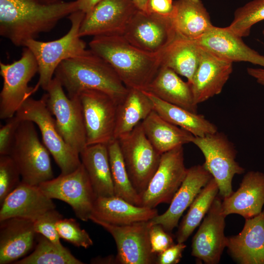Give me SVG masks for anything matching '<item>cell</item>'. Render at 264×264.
<instances>
[{"mask_svg":"<svg viewBox=\"0 0 264 264\" xmlns=\"http://www.w3.org/2000/svg\"><path fill=\"white\" fill-rule=\"evenodd\" d=\"M77 10L76 0L47 4L37 0H0V35L14 45L24 47Z\"/></svg>","mask_w":264,"mask_h":264,"instance_id":"obj_1","label":"cell"},{"mask_svg":"<svg viewBox=\"0 0 264 264\" xmlns=\"http://www.w3.org/2000/svg\"><path fill=\"white\" fill-rule=\"evenodd\" d=\"M54 77L70 98L77 97L86 90H95L107 94L118 105L128 91V88L109 63L90 49L61 62Z\"/></svg>","mask_w":264,"mask_h":264,"instance_id":"obj_2","label":"cell"},{"mask_svg":"<svg viewBox=\"0 0 264 264\" xmlns=\"http://www.w3.org/2000/svg\"><path fill=\"white\" fill-rule=\"evenodd\" d=\"M89 46L109 63L129 88L144 90L161 67L163 51L157 54L144 51L123 35L95 36Z\"/></svg>","mask_w":264,"mask_h":264,"instance_id":"obj_3","label":"cell"},{"mask_svg":"<svg viewBox=\"0 0 264 264\" xmlns=\"http://www.w3.org/2000/svg\"><path fill=\"white\" fill-rule=\"evenodd\" d=\"M85 14L77 10L68 16L71 26L60 38L48 42L37 39L27 41L24 47L32 52L38 65L39 81L36 87L46 90L53 79L55 70L63 61L85 53L86 44L79 35V29Z\"/></svg>","mask_w":264,"mask_h":264,"instance_id":"obj_4","label":"cell"},{"mask_svg":"<svg viewBox=\"0 0 264 264\" xmlns=\"http://www.w3.org/2000/svg\"><path fill=\"white\" fill-rule=\"evenodd\" d=\"M49 153L40 141L35 124L22 121L9 155L17 164L22 182L39 186L53 178Z\"/></svg>","mask_w":264,"mask_h":264,"instance_id":"obj_5","label":"cell"},{"mask_svg":"<svg viewBox=\"0 0 264 264\" xmlns=\"http://www.w3.org/2000/svg\"><path fill=\"white\" fill-rule=\"evenodd\" d=\"M15 115L21 121H30L38 126L43 143L59 167L61 174L71 173L80 166V154L66 142L59 132L43 96L38 100L27 99Z\"/></svg>","mask_w":264,"mask_h":264,"instance_id":"obj_6","label":"cell"},{"mask_svg":"<svg viewBox=\"0 0 264 264\" xmlns=\"http://www.w3.org/2000/svg\"><path fill=\"white\" fill-rule=\"evenodd\" d=\"M44 97L54 116L57 130L66 142L79 154L86 148V128L79 96L70 98L57 78L54 77Z\"/></svg>","mask_w":264,"mask_h":264,"instance_id":"obj_7","label":"cell"},{"mask_svg":"<svg viewBox=\"0 0 264 264\" xmlns=\"http://www.w3.org/2000/svg\"><path fill=\"white\" fill-rule=\"evenodd\" d=\"M38 65L32 52L23 47L21 58L11 64L0 62L3 86L0 93V118L14 116L23 103L38 88L28 83L38 72Z\"/></svg>","mask_w":264,"mask_h":264,"instance_id":"obj_8","label":"cell"},{"mask_svg":"<svg viewBox=\"0 0 264 264\" xmlns=\"http://www.w3.org/2000/svg\"><path fill=\"white\" fill-rule=\"evenodd\" d=\"M202 152L203 164L218 184L219 195L222 198L233 193L232 180L244 169L236 161L234 144L222 132H217L202 137L195 136L192 141Z\"/></svg>","mask_w":264,"mask_h":264,"instance_id":"obj_9","label":"cell"},{"mask_svg":"<svg viewBox=\"0 0 264 264\" xmlns=\"http://www.w3.org/2000/svg\"><path fill=\"white\" fill-rule=\"evenodd\" d=\"M117 140L130 180L141 195L156 172L162 154L147 138L141 122L130 132Z\"/></svg>","mask_w":264,"mask_h":264,"instance_id":"obj_10","label":"cell"},{"mask_svg":"<svg viewBox=\"0 0 264 264\" xmlns=\"http://www.w3.org/2000/svg\"><path fill=\"white\" fill-rule=\"evenodd\" d=\"M38 186L48 198L69 204L81 220L86 221L89 220L96 196L82 163L73 172L60 174Z\"/></svg>","mask_w":264,"mask_h":264,"instance_id":"obj_11","label":"cell"},{"mask_svg":"<svg viewBox=\"0 0 264 264\" xmlns=\"http://www.w3.org/2000/svg\"><path fill=\"white\" fill-rule=\"evenodd\" d=\"M187 171L183 145L162 154L156 172L147 189L140 195L141 206L155 208L161 203L170 204Z\"/></svg>","mask_w":264,"mask_h":264,"instance_id":"obj_12","label":"cell"},{"mask_svg":"<svg viewBox=\"0 0 264 264\" xmlns=\"http://www.w3.org/2000/svg\"><path fill=\"white\" fill-rule=\"evenodd\" d=\"M90 220L101 226L113 238L117 247L116 264H152L156 263L150 242V220L118 225L94 218Z\"/></svg>","mask_w":264,"mask_h":264,"instance_id":"obj_13","label":"cell"},{"mask_svg":"<svg viewBox=\"0 0 264 264\" xmlns=\"http://www.w3.org/2000/svg\"><path fill=\"white\" fill-rule=\"evenodd\" d=\"M177 35L172 18L140 10L132 16L123 35L135 47L153 54L163 51Z\"/></svg>","mask_w":264,"mask_h":264,"instance_id":"obj_14","label":"cell"},{"mask_svg":"<svg viewBox=\"0 0 264 264\" xmlns=\"http://www.w3.org/2000/svg\"><path fill=\"white\" fill-rule=\"evenodd\" d=\"M84 116L87 146L108 144L114 139L117 104L102 91L86 90L79 95Z\"/></svg>","mask_w":264,"mask_h":264,"instance_id":"obj_15","label":"cell"},{"mask_svg":"<svg viewBox=\"0 0 264 264\" xmlns=\"http://www.w3.org/2000/svg\"><path fill=\"white\" fill-rule=\"evenodd\" d=\"M137 10L132 0H102L85 14L79 35L81 37L123 35Z\"/></svg>","mask_w":264,"mask_h":264,"instance_id":"obj_16","label":"cell"},{"mask_svg":"<svg viewBox=\"0 0 264 264\" xmlns=\"http://www.w3.org/2000/svg\"><path fill=\"white\" fill-rule=\"evenodd\" d=\"M222 198L217 195L192 241L191 255L206 264H218L226 247Z\"/></svg>","mask_w":264,"mask_h":264,"instance_id":"obj_17","label":"cell"},{"mask_svg":"<svg viewBox=\"0 0 264 264\" xmlns=\"http://www.w3.org/2000/svg\"><path fill=\"white\" fill-rule=\"evenodd\" d=\"M232 71V62L201 47L199 64L190 83L196 104L220 93Z\"/></svg>","mask_w":264,"mask_h":264,"instance_id":"obj_18","label":"cell"},{"mask_svg":"<svg viewBox=\"0 0 264 264\" xmlns=\"http://www.w3.org/2000/svg\"><path fill=\"white\" fill-rule=\"evenodd\" d=\"M195 41L201 48L231 62H245L264 68V56L246 45L227 27L213 26Z\"/></svg>","mask_w":264,"mask_h":264,"instance_id":"obj_19","label":"cell"},{"mask_svg":"<svg viewBox=\"0 0 264 264\" xmlns=\"http://www.w3.org/2000/svg\"><path fill=\"white\" fill-rule=\"evenodd\" d=\"M212 177L203 164L188 168L186 176L168 209L163 214L157 215L151 220V225L160 224L167 232H172L178 226L183 212Z\"/></svg>","mask_w":264,"mask_h":264,"instance_id":"obj_20","label":"cell"},{"mask_svg":"<svg viewBox=\"0 0 264 264\" xmlns=\"http://www.w3.org/2000/svg\"><path fill=\"white\" fill-rule=\"evenodd\" d=\"M0 205V221L13 217L34 221L56 208L52 199L45 196L38 186L31 185L22 181Z\"/></svg>","mask_w":264,"mask_h":264,"instance_id":"obj_21","label":"cell"},{"mask_svg":"<svg viewBox=\"0 0 264 264\" xmlns=\"http://www.w3.org/2000/svg\"><path fill=\"white\" fill-rule=\"evenodd\" d=\"M226 247L231 257L240 264H264V210L245 219L242 230L227 237Z\"/></svg>","mask_w":264,"mask_h":264,"instance_id":"obj_22","label":"cell"},{"mask_svg":"<svg viewBox=\"0 0 264 264\" xmlns=\"http://www.w3.org/2000/svg\"><path fill=\"white\" fill-rule=\"evenodd\" d=\"M224 215L236 214L245 219L260 214L264 205V173L249 171L244 176L239 188L222 198Z\"/></svg>","mask_w":264,"mask_h":264,"instance_id":"obj_23","label":"cell"},{"mask_svg":"<svg viewBox=\"0 0 264 264\" xmlns=\"http://www.w3.org/2000/svg\"><path fill=\"white\" fill-rule=\"evenodd\" d=\"M0 222V264H7L25 256L38 234L29 219L13 217Z\"/></svg>","mask_w":264,"mask_h":264,"instance_id":"obj_24","label":"cell"},{"mask_svg":"<svg viewBox=\"0 0 264 264\" xmlns=\"http://www.w3.org/2000/svg\"><path fill=\"white\" fill-rule=\"evenodd\" d=\"M157 215L155 208L136 206L114 195L97 197L90 219L92 218L110 224L123 225L150 220Z\"/></svg>","mask_w":264,"mask_h":264,"instance_id":"obj_25","label":"cell"},{"mask_svg":"<svg viewBox=\"0 0 264 264\" xmlns=\"http://www.w3.org/2000/svg\"><path fill=\"white\" fill-rule=\"evenodd\" d=\"M144 91L169 103L197 113L190 84L184 81L175 71L161 66Z\"/></svg>","mask_w":264,"mask_h":264,"instance_id":"obj_26","label":"cell"},{"mask_svg":"<svg viewBox=\"0 0 264 264\" xmlns=\"http://www.w3.org/2000/svg\"><path fill=\"white\" fill-rule=\"evenodd\" d=\"M80 155L96 197L114 196L107 144L88 145Z\"/></svg>","mask_w":264,"mask_h":264,"instance_id":"obj_27","label":"cell"},{"mask_svg":"<svg viewBox=\"0 0 264 264\" xmlns=\"http://www.w3.org/2000/svg\"><path fill=\"white\" fill-rule=\"evenodd\" d=\"M173 22L179 35L192 40L200 37L214 25L201 0H176Z\"/></svg>","mask_w":264,"mask_h":264,"instance_id":"obj_28","label":"cell"},{"mask_svg":"<svg viewBox=\"0 0 264 264\" xmlns=\"http://www.w3.org/2000/svg\"><path fill=\"white\" fill-rule=\"evenodd\" d=\"M141 124L147 138L160 154L192 143L195 137L190 132L165 120L154 110Z\"/></svg>","mask_w":264,"mask_h":264,"instance_id":"obj_29","label":"cell"},{"mask_svg":"<svg viewBox=\"0 0 264 264\" xmlns=\"http://www.w3.org/2000/svg\"><path fill=\"white\" fill-rule=\"evenodd\" d=\"M153 110L152 101L144 90L128 88L126 96L117 105L114 139L130 132Z\"/></svg>","mask_w":264,"mask_h":264,"instance_id":"obj_30","label":"cell"},{"mask_svg":"<svg viewBox=\"0 0 264 264\" xmlns=\"http://www.w3.org/2000/svg\"><path fill=\"white\" fill-rule=\"evenodd\" d=\"M144 91L152 100L154 110L162 118L190 132L194 136L202 137L218 131L217 127L203 115L166 102L151 93Z\"/></svg>","mask_w":264,"mask_h":264,"instance_id":"obj_31","label":"cell"},{"mask_svg":"<svg viewBox=\"0 0 264 264\" xmlns=\"http://www.w3.org/2000/svg\"><path fill=\"white\" fill-rule=\"evenodd\" d=\"M201 47L192 40L179 34L163 51L161 66L184 76L190 84L198 68Z\"/></svg>","mask_w":264,"mask_h":264,"instance_id":"obj_32","label":"cell"},{"mask_svg":"<svg viewBox=\"0 0 264 264\" xmlns=\"http://www.w3.org/2000/svg\"><path fill=\"white\" fill-rule=\"evenodd\" d=\"M219 192L212 177L197 195L183 218L176 233L177 242H184L199 225Z\"/></svg>","mask_w":264,"mask_h":264,"instance_id":"obj_33","label":"cell"},{"mask_svg":"<svg viewBox=\"0 0 264 264\" xmlns=\"http://www.w3.org/2000/svg\"><path fill=\"white\" fill-rule=\"evenodd\" d=\"M107 146L114 195L141 206V196L130 180L118 140L114 139Z\"/></svg>","mask_w":264,"mask_h":264,"instance_id":"obj_34","label":"cell"},{"mask_svg":"<svg viewBox=\"0 0 264 264\" xmlns=\"http://www.w3.org/2000/svg\"><path fill=\"white\" fill-rule=\"evenodd\" d=\"M16 264H83L62 244L54 243L40 235L34 251Z\"/></svg>","mask_w":264,"mask_h":264,"instance_id":"obj_35","label":"cell"},{"mask_svg":"<svg viewBox=\"0 0 264 264\" xmlns=\"http://www.w3.org/2000/svg\"><path fill=\"white\" fill-rule=\"evenodd\" d=\"M264 20V0H252L236 10L233 20L227 27L239 36L246 37L252 27Z\"/></svg>","mask_w":264,"mask_h":264,"instance_id":"obj_36","label":"cell"},{"mask_svg":"<svg viewBox=\"0 0 264 264\" xmlns=\"http://www.w3.org/2000/svg\"><path fill=\"white\" fill-rule=\"evenodd\" d=\"M56 227L60 238L77 247L88 248L93 245L88 234L74 219L62 218L57 221Z\"/></svg>","mask_w":264,"mask_h":264,"instance_id":"obj_37","label":"cell"},{"mask_svg":"<svg viewBox=\"0 0 264 264\" xmlns=\"http://www.w3.org/2000/svg\"><path fill=\"white\" fill-rule=\"evenodd\" d=\"M19 169L9 155H0V203L19 185Z\"/></svg>","mask_w":264,"mask_h":264,"instance_id":"obj_38","label":"cell"},{"mask_svg":"<svg viewBox=\"0 0 264 264\" xmlns=\"http://www.w3.org/2000/svg\"><path fill=\"white\" fill-rule=\"evenodd\" d=\"M62 218V215L55 209L49 210L33 221L35 230L54 243L61 244L56 225Z\"/></svg>","mask_w":264,"mask_h":264,"instance_id":"obj_39","label":"cell"},{"mask_svg":"<svg viewBox=\"0 0 264 264\" xmlns=\"http://www.w3.org/2000/svg\"><path fill=\"white\" fill-rule=\"evenodd\" d=\"M169 233L160 224L151 225L149 236L151 250L153 254L157 255L175 244Z\"/></svg>","mask_w":264,"mask_h":264,"instance_id":"obj_40","label":"cell"},{"mask_svg":"<svg viewBox=\"0 0 264 264\" xmlns=\"http://www.w3.org/2000/svg\"><path fill=\"white\" fill-rule=\"evenodd\" d=\"M0 129V155H9L21 120L15 115Z\"/></svg>","mask_w":264,"mask_h":264,"instance_id":"obj_41","label":"cell"},{"mask_svg":"<svg viewBox=\"0 0 264 264\" xmlns=\"http://www.w3.org/2000/svg\"><path fill=\"white\" fill-rule=\"evenodd\" d=\"M186 245L184 242H177L157 255L156 264H176L182 257Z\"/></svg>","mask_w":264,"mask_h":264,"instance_id":"obj_42","label":"cell"},{"mask_svg":"<svg viewBox=\"0 0 264 264\" xmlns=\"http://www.w3.org/2000/svg\"><path fill=\"white\" fill-rule=\"evenodd\" d=\"M146 12L173 18L175 12L173 0H148Z\"/></svg>","mask_w":264,"mask_h":264,"instance_id":"obj_43","label":"cell"},{"mask_svg":"<svg viewBox=\"0 0 264 264\" xmlns=\"http://www.w3.org/2000/svg\"><path fill=\"white\" fill-rule=\"evenodd\" d=\"M102 0H76L78 9L85 14L90 12Z\"/></svg>","mask_w":264,"mask_h":264,"instance_id":"obj_44","label":"cell"},{"mask_svg":"<svg viewBox=\"0 0 264 264\" xmlns=\"http://www.w3.org/2000/svg\"><path fill=\"white\" fill-rule=\"evenodd\" d=\"M264 36V29L262 31ZM247 73L254 78L259 84L264 86V68L247 67Z\"/></svg>","mask_w":264,"mask_h":264,"instance_id":"obj_45","label":"cell"},{"mask_svg":"<svg viewBox=\"0 0 264 264\" xmlns=\"http://www.w3.org/2000/svg\"><path fill=\"white\" fill-rule=\"evenodd\" d=\"M92 263L116 264L115 258L108 256L105 258H95L92 260Z\"/></svg>","mask_w":264,"mask_h":264,"instance_id":"obj_46","label":"cell"},{"mask_svg":"<svg viewBox=\"0 0 264 264\" xmlns=\"http://www.w3.org/2000/svg\"><path fill=\"white\" fill-rule=\"evenodd\" d=\"M138 10L146 12L148 0H132Z\"/></svg>","mask_w":264,"mask_h":264,"instance_id":"obj_47","label":"cell"},{"mask_svg":"<svg viewBox=\"0 0 264 264\" xmlns=\"http://www.w3.org/2000/svg\"><path fill=\"white\" fill-rule=\"evenodd\" d=\"M44 3H52L57 2L60 0H37Z\"/></svg>","mask_w":264,"mask_h":264,"instance_id":"obj_48","label":"cell"}]
</instances>
